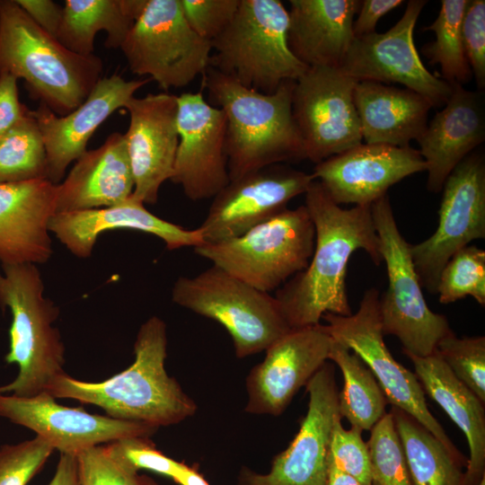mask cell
<instances>
[{
  "instance_id": "6da1fadb",
  "label": "cell",
  "mask_w": 485,
  "mask_h": 485,
  "mask_svg": "<svg viewBox=\"0 0 485 485\" xmlns=\"http://www.w3.org/2000/svg\"><path fill=\"white\" fill-rule=\"evenodd\" d=\"M304 194V206L315 231L313 252L307 267L281 286L275 295L291 329L318 325L326 313H352L346 276L355 251L364 250L375 265L383 261L371 206L342 208L316 180Z\"/></svg>"
},
{
  "instance_id": "7a4b0ae2",
  "label": "cell",
  "mask_w": 485,
  "mask_h": 485,
  "mask_svg": "<svg viewBox=\"0 0 485 485\" xmlns=\"http://www.w3.org/2000/svg\"><path fill=\"white\" fill-rule=\"evenodd\" d=\"M165 322L157 316L139 328L134 343V362L102 382H84L66 373L57 377L47 392L101 408L120 420L157 428L179 424L193 416L195 401L165 370L167 356Z\"/></svg>"
},
{
  "instance_id": "3957f363",
  "label": "cell",
  "mask_w": 485,
  "mask_h": 485,
  "mask_svg": "<svg viewBox=\"0 0 485 485\" xmlns=\"http://www.w3.org/2000/svg\"><path fill=\"white\" fill-rule=\"evenodd\" d=\"M202 76L208 102L226 118L230 181L269 165L305 159L292 114L295 81L285 82L267 94L246 88L211 66Z\"/></svg>"
},
{
  "instance_id": "277c9868",
  "label": "cell",
  "mask_w": 485,
  "mask_h": 485,
  "mask_svg": "<svg viewBox=\"0 0 485 485\" xmlns=\"http://www.w3.org/2000/svg\"><path fill=\"white\" fill-rule=\"evenodd\" d=\"M102 69L98 56H81L65 48L16 0H0V75L23 79L31 97L55 114L67 115L81 105Z\"/></svg>"
},
{
  "instance_id": "5b68a950",
  "label": "cell",
  "mask_w": 485,
  "mask_h": 485,
  "mask_svg": "<svg viewBox=\"0 0 485 485\" xmlns=\"http://www.w3.org/2000/svg\"><path fill=\"white\" fill-rule=\"evenodd\" d=\"M0 308L10 309L7 364H17L13 381L0 386V393L32 397L47 392L65 374V346L54 322L59 308L44 295V283L35 264L0 263Z\"/></svg>"
},
{
  "instance_id": "8992f818",
  "label": "cell",
  "mask_w": 485,
  "mask_h": 485,
  "mask_svg": "<svg viewBox=\"0 0 485 485\" xmlns=\"http://www.w3.org/2000/svg\"><path fill=\"white\" fill-rule=\"evenodd\" d=\"M288 10L279 0H240L225 31L211 41L209 66L261 93L296 81L307 66L287 42Z\"/></svg>"
},
{
  "instance_id": "52a82bcc",
  "label": "cell",
  "mask_w": 485,
  "mask_h": 485,
  "mask_svg": "<svg viewBox=\"0 0 485 485\" xmlns=\"http://www.w3.org/2000/svg\"><path fill=\"white\" fill-rule=\"evenodd\" d=\"M315 231L304 205L286 208L234 238L194 248L251 287L269 293L304 270L313 255Z\"/></svg>"
},
{
  "instance_id": "ba28073f",
  "label": "cell",
  "mask_w": 485,
  "mask_h": 485,
  "mask_svg": "<svg viewBox=\"0 0 485 485\" xmlns=\"http://www.w3.org/2000/svg\"><path fill=\"white\" fill-rule=\"evenodd\" d=\"M172 299L220 323L230 334L238 358L266 350L292 330L275 296L214 265L196 276L178 278Z\"/></svg>"
},
{
  "instance_id": "9c48e42d",
  "label": "cell",
  "mask_w": 485,
  "mask_h": 485,
  "mask_svg": "<svg viewBox=\"0 0 485 485\" xmlns=\"http://www.w3.org/2000/svg\"><path fill=\"white\" fill-rule=\"evenodd\" d=\"M371 213L388 277L387 289L379 296L383 333L397 337L405 355L430 356L453 331L446 317L426 303L410 244L398 229L388 194L371 205Z\"/></svg>"
},
{
  "instance_id": "30bf717a",
  "label": "cell",
  "mask_w": 485,
  "mask_h": 485,
  "mask_svg": "<svg viewBox=\"0 0 485 485\" xmlns=\"http://www.w3.org/2000/svg\"><path fill=\"white\" fill-rule=\"evenodd\" d=\"M120 49L132 73L168 91L203 75L212 47L190 27L180 0H147Z\"/></svg>"
},
{
  "instance_id": "8fae6325",
  "label": "cell",
  "mask_w": 485,
  "mask_h": 485,
  "mask_svg": "<svg viewBox=\"0 0 485 485\" xmlns=\"http://www.w3.org/2000/svg\"><path fill=\"white\" fill-rule=\"evenodd\" d=\"M379 292L364 293L358 310L348 316L326 313L322 319L330 337L356 353L370 368L387 402L407 412L434 435L457 459L467 462L429 411L425 392L414 373L398 363L384 340L379 315Z\"/></svg>"
},
{
  "instance_id": "7c38bea8",
  "label": "cell",
  "mask_w": 485,
  "mask_h": 485,
  "mask_svg": "<svg viewBox=\"0 0 485 485\" xmlns=\"http://www.w3.org/2000/svg\"><path fill=\"white\" fill-rule=\"evenodd\" d=\"M357 80L340 67H308L294 84L292 114L304 158L315 164L362 143L354 103Z\"/></svg>"
},
{
  "instance_id": "4fadbf2b",
  "label": "cell",
  "mask_w": 485,
  "mask_h": 485,
  "mask_svg": "<svg viewBox=\"0 0 485 485\" xmlns=\"http://www.w3.org/2000/svg\"><path fill=\"white\" fill-rule=\"evenodd\" d=\"M438 225L425 241L410 244L422 288L436 294L439 274L449 259L485 237V160L471 153L448 175L443 188Z\"/></svg>"
},
{
  "instance_id": "5bb4252c",
  "label": "cell",
  "mask_w": 485,
  "mask_h": 485,
  "mask_svg": "<svg viewBox=\"0 0 485 485\" xmlns=\"http://www.w3.org/2000/svg\"><path fill=\"white\" fill-rule=\"evenodd\" d=\"M426 4L410 0L390 30L354 38L340 69L357 81L401 84L425 97L432 107L444 106L452 85L425 67L413 42L414 27Z\"/></svg>"
},
{
  "instance_id": "9a60e30c",
  "label": "cell",
  "mask_w": 485,
  "mask_h": 485,
  "mask_svg": "<svg viewBox=\"0 0 485 485\" xmlns=\"http://www.w3.org/2000/svg\"><path fill=\"white\" fill-rule=\"evenodd\" d=\"M308 409L287 449L261 474L243 467L238 485H326L334 418L340 414L335 368L325 363L305 385Z\"/></svg>"
},
{
  "instance_id": "2e32d148",
  "label": "cell",
  "mask_w": 485,
  "mask_h": 485,
  "mask_svg": "<svg viewBox=\"0 0 485 485\" xmlns=\"http://www.w3.org/2000/svg\"><path fill=\"white\" fill-rule=\"evenodd\" d=\"M313 181L312 173L283 163L231 180L213 198L198 227L203 243L234 238L267 221L287 208L290 200L304 194Z\"/></svg>"
},
{
  "instance_id": "e0dca14e",
  "label": "cell",
  "mask_w": 485,
  "mask_h": 485,
  "mask_svg": "<svg viewBox=\"0 0 485 485\" xmlns=\"http://www.w3.org/2000/svg\"><path fill=\"white\" fill-rule=\"evenodd\" d=\"M179 144L171 181L193 201L213 198L230 181L225 151L226 118L202 89L178 96Z\"/></svg>"
},
{
  "instance_id": "ac0fdd59",
  "label": "cell",
  "mask_w": 485,
  "mask_h": 485,
  "mask_svg": "<svg viewBox=\"0 0 485 485\" xmlns=\"http://www.w3.org/2000/svg\"><path fill=\"white\" fill-rule=\"evenodd\" d=\"M0 416L32 430L60 454L75 456L87 448L119 439L150 437L159 428L60 405L48 392L32 397L0 393Z\"/></svg>"
},
{
  "instance_id": "d6986e66",
  "label": "cell",
  "mask_w": 485,
  "mask_h": 485,
  "mask_svg": "<svg viewBox=\"0 0 485 485\" xmlns=\"http://www.w3.org/2000/svg\"><path fill=\"white\" fill-rule=\"evenodd\" d=\"M331 338L322 324L292 329L274 341L246 377L251 414L279 416L297 391L326 363Z\"/></svg>"
},
{
  "instance_id": "ffe728a7",
  "label": "cell",
  "mask_w": 485,
  "mask_h": 485,
  "mask_svg": "<svg viewBox=\"0 0 485 485\" xmlns=\"http://www.w3.org/2000/svg\"><path fill=\"white\" fill-rule=\"evenodd\" d=\"M426 170L410 146L361 143L316 163L312 175L336 204L371 206L391 186Z\"/></svg>"
},
{
  "instance_id": "44dd1931",
  "label": "cell",
  "mask_w": 485,
  "mask_h": 485,
  "mask_svg": "<svg viewBox=\"0 0 485 485\" xmlns=\"http://www.w3.org/2000/svg\"><path fill=\"white\" fill-rule=\"evenodd\" d=\"M178 96L148 93L131 98L125 109L129 126L124 134L134 179L132 197L155 204L162 184L170 180L174 166L178 133Z\"/></svg>"
},
{
  "instance_id": "7402d4cb",
  "label": "cell",
  "mask_w": 485,
  "mask_h": 485,
  "mask_svg": "<svg viewBox=\"0 0 485 485\" xmlns=\"http://www.w3.org/2000/svg\"><path fill=\"white\" fill-rule=\"evenodd\" d=\"M151 79L125 80L119 75L101 77L86 100L72 112L58 116L45 104L31 110L43 137L47 179L61 182L68 165L87 151L95 130L116 110L124 108Z\"/></svg>"
},
{
  "instance_id": "603a6c76",
  "label": "cell",
  "mask_w": 485,
  "mask_h": 485,
  "mask_svg": "<svg viewBox=\"0 0 485 485\" xmlns=\"http://www.w3.org/2000/svg\"><path fill=\"white\" fill-rule=\"evenodd\" d=\"M56 197V185L47 179L0 182V263L36 265L50 259Z\"/></svg>"
},
{
  "instance_id": "cb8c5ba5",
  "label": "cell",
  "mask_w": 485,
  "mask_h": 485,
  "mask_svg": "<svg viewBox=\"0 0 485 485\" xmlns=\"http://www.w3.org/2000/svg\"><path fill=\"white\" fill-rule=\"evenodd\" d=\"M115 229L137 230L157 236L168 250L203 244L198 228L185 229L160 218L132 196L109 207L57 213L48 224L49 232L72 254L82 259L92 255L97 239L103 232Z\"/></svg>"
},
{
  "instance_id": "d4e9b609",
  "label": "cell",
  "mask_w": 485,
  "mask_h": 485,
  "mask_svg": "<svg viewBox=\"0 0 485 485\" xmlns=\"http://www.w3.org/2000/svg\"><path fill=\"white\" fill-rule=\"evenodd\" d=\"M451 85L448 101L417 141L427 165V188L433 193L442 190L451 172L485 139L481 93Z\"/></svg>"
},
{
  "instance_id": "484cf974",
  "label": "cell",
  "mask_w": 485,
  "mask_h": 485,
  "mask_svg": "<svg viewBox=\"0 0 485 485\" xmlns=\"http://www.w3.org/2000/svg\"><path fill=\"white\" fill-rule=\"evenodd\" d=\"M56 214L109 207L128 200L134 179L124 134L114 132L87 150L56 185Z\"/></svg>"
},
{
  "instance_id": "4316f807",
  "label": "cell",
  "mask_w": 485,
  "mask_h": 485,
  "mask_svg": "<svg viewBox=\"0 0 485 485\" xmlns=\"http://www.w3.org/2000/svg\"><path fill=\"white\" fill-rule=\"evenodd\" d=\"M287 42L307 67H340L354 40L357 0H290Z\"/></svg>"
},
{
  "instance_id": "83f0119b",
  "label": "cell",
  "mask_w": 485,
  "mask_h": 485,
  "mask_svg": "<svg viewBox=\"0 0 485 485\" xmlns=\"http://www.w3.org/2000/svg\"><path fill=\"white\" fill-rule=\"evenodd\" d=\"M353 98L366 144L410 146L424 133L432 108L414 91L374 81H357Z\"/></svg>"
},
{
  "instance_id": "f1b7e54d",
  "label": "cell",
  "mask_w": 485,
  "mask_h": 485,
  "mask_svg": "<svg viewBox=\"0 0 485 485\" xmlns=\"http://www.w3.org/2000/svg\"><path fill=\"white\" fill-rule=\"evenodd\" d=\"M406 356L413 363L424 392L443 408L466 436L470 458L463 485H479L485 477L484 403L456 378L436 350L425 357Z\"/></svg>"
},
{
  "instance_id": "f546056e",
  "label": "cell",
  "mask_w": 485,
  "mask_h": 485,
  "mask_svg": "<svg viewBox=\"0 0 485 485\" xmlns=\"http://www.w3.org/2000/svg\"><path fill=\"white\" fill-rule=\"evenodd\" d=\"M147 0H66L57 40L70 51L90 56L99 31L105 46L120 48Z\"/></svg>"
},
{
  "instance_id": "4dcf8cb0",
  "label": "cell",
  "mask_w": 485,
  "mask_h": 485,
  "mask_svg": "<svg viewBox=\"0 0 485 485\" xmlns=\"http://www.w3.org/2000/svg\"><path fill=\"white\" fill-rule=\"evenodd\" d=\"M412 485H463L467 463L455 458L412 416L392 406Z\"/></svg>"
},
{
  "instance_id": "1f68e13d",
  "label": "cell",
  "mask_w": 485,
  "mask_h": 485,
  "mask_svg": "<svg viewBox=\"0 0 485 485\" xmlns=\"http://www.w3.org/2000/svg\"><path fill=\"white\" fill-rule=\"evenodd\" d=\"M328 359L340 367L343 375V388L338 394L340 417L351 428L370 431L386 413L388 403L374 374L356 353L333 340Z\"/></svg>"
},
{
  "instance_id": "d6a6232c",
  "label": "cell",
  "mask_w": 485,
  "mask_h": 485,
  "mask_svg": "<svg viewBox=\"0 0 485 485\" xmlns=\"http://www.w3.org/2000/svg\"><path fill=\"white\" fill-rule=\"evenodd\" d=\"M469 0H443L435 21L423 28L435 33V40L422 47L432 65H439L441 79L463 85L472 78L462 42V21Z\"/></svg>"
},
{
  "instance_id": "836d02e7",
  "label": "cell",
  "mask_w": 485,
  "mask_h": 485,
  "mask_svg": "<svg viewBox=\"0 0 485 485\" xmlns=\"http://www.w3.org/2000/svg\"><path fill=\"white\" fill-rule=\"evenodd\" d=\"M38 179H47V155L42 135L29 109L0 137V182Z\"/></svg>"
},
{
  "instance_id": "e575fe53",
  "label": "cell",
  "mask_w": 485,
  "mask_h": 485,
  "mask_svg": "<svg viewBox=\"0 0 485 485\" xmlns=\"http://www.w3.org/2000/svg\"><path fill=\"white\" fill-rule=\"evenodd\" d=\"M441 304L467 295L485 304V251L474 245L455 252L443 267L436 286Z\"/></svg>"
},
{
  "instance_id": "d590c367",
  "label": "cell",
  "mask_w": 485,
  "mask_h": 485,
  "mask_svg": "<svg viewBox=\"0 0 485 485\" xmlns=\"http://www.w3.org/2000/svg\"><path fill=\"white\" fill-rule=\"evenodd\" d=\"M370 432L366 445L371 462V485H412L392 413L386 412Z\"/></svg>"
},
{
  "instance_id": "8d00e7d4",
  "label": "cell",
  "mask_w": 485,
  "mask_h": 485,
  "mask_svg": "<svg viewBox=\"0 0 485 485\" xmlns=\"http://www.w3.org/2000/svg\"><path fill=\"white\" fill-rule=\"evenodd\" d=\"M436 352L454 375L485 402V337L457 338L454 332L437 344Z\"/></svg>"
},
{
  "instance_id": "74e56055",
  "label": "cell",
  "mask_w": 485,
  "mask_h": 485,
  "mask_svg": "<svg viewBox=\"0 0 485 485\" xmlns=\"http://www.w3.org/2000/svg\"><path fill=\"white\" fill-rule=\"evenodd\" d=\"M54 448L42 437L0 446V485H27Z\"/></svg>"
},
{
  "instance_id": "f35d334b",
  "label": "cell",
  "mask_w": 485,
  "mask_h": 485,
  "mask_svg": "<svg viewBox=\"0 0 485 485\" xmlns=\"http://www.w3.org/2000/svg\"><path fill=\"white\" fill-rule=\"evenodd\" d=\"M80 485H158L116 461L105 445L87 448L77 455Z\"/></svg>"
},
{
  "instance_id": "ab89813d",
  "label": "cell",
  "mask_w": 485,
  "mask_h": 485,
  "mask_svg": "<svg viewBox=\"0 0 485 485\" xmlns=\"http://www.w3.org/2000/svg\"><path fill=\"white\" fill-rule=\"evenodd\" d=\"M361 433L354 428L345 429L338 414L333 420L329 457L340 470L362 485H371L369 450Z\"/></svg>"
},
{
  "instance_id": "60d3db41",
  "label": "cell",
  "mask_w": 485,
  "mask_h": 485,
  "mask_svg": "<svg viewBox=\"0 0 485 485\" xmlns=\"http://www.w3.org/2000/svg\"><path fill=\"white\" fill-rule=\"evenodd\" d=\"M109 454L127 468L147 470L172 478L181 463L159 451L149 437L133 436L105 444Z\"/></svg>"
},
{
  "instance_id": "b9f144b4",
  "label": "cell",
  "mask_w": 485,
  "mask_h": 485,
  "mask_svg": "<svg viewBox=\"0 0 485 485\" xmlns=\"http://www.w3.org/2000/svg\"><path fill=\"white\" fill-rule=\"evenodd\" d=\"M240 0H180L182 13L194 32L212 41L233 20Z\"/></svg>"
},
{
  "instance_id": "7bdbcfd3",
  "label": "cell",
  "mask_w": 485,
  "mask_h": 485,
  "mask_svg": "<svg viewBox=\"0 0 485 485\" xmlns=\"http://www.w3.org/2000/svg\"><path fill=\"white\" fill-rule=\"evenodd\" d=\"M462 42L472 76L485 86V1L469 0L462 21Z\"/></svg>"
},
{
  "instance_id": "ee69618b",
  "label": "cell",
  "mask_w": 485,
  "mask_h": 485,
  "mask_svg": "<svg viewBox=\"0 0 485 485\" xmlns=\"http://www.w3.org/2000/svg\"><path fill=\"white\" fill-rule=\"evenodd\" d=\"M17 80L8 74L0 75V137L29 110V108L20 101Z\"/></svg>"
},
{
  "instance_id": "f6af8a7d",
  "label": "cell",
  "mask_w": 485,
  "mask_h": 485,
  "mask_svg": "<svg viewBox=\"0 0 485 485\" xmlns=\"http://www.w3.org/2000/svg\"><path fill=\"white\" fill-rule=\"evenodd\" d=\"M31 19L45 32L57 39L63 18V7L51 0H16Z\"/></svg>"
},
{
  "instance_id": "bcb514c9",
  "label": "cell",
  "mask_w": 485,
  "mask_h": 485,
  "mask_svg": "<svg viewBox=\"0 0 485 485\" xmlns=\"http://www.w3.org/2000/svg\"><path fill=\"white\" fill-rule=\"evenodd\" d=\"M403 3L401 0L360 1L358 15L353 22L354 38L375 32L377 22L387 13Z\"/></svg>"
},
{
  "instance_id": "7dc6e473",
  "label": "cell",
  "mask_w": 485,
  "mask_h": 485,
  "mask_svg": "<svg viewBox=\"0 0 485 485\" xmlns=\"http://www.w3.org/2000/svg\"><path fill=\"white\" fill-rule=\"evenodd\" d=\"M48 485H80L77 457L60 454L55 474Z\"/></svg>"
},
{
  "instance_id": "c3c4849f",
  "label": "cell",
  "mask_w": 485,
  "mask_h": 485,
  "mask_svg": "<svg viewBox=\"0 0 485 485\" xmlns=\"http://www.w3.org/2000/svg\"><path fill=\"white\" fill-rule=\"evenodd\" d=\"M179 485H209L205 478L197 471L183 462L172 478Z\"/></svg>"
},
{
  "instance_id": "681fc988",
  "label": "cell",
  "mask_w": 485,
  "mask_h": 485,
  "mask_svg": "<svg viewBox=\"0 0 485 485\" xmlns=\"http://www.w3.org/2000/svg\"><path fill=\"white\" fill-rule=\"evenodd\" d=\"M326 485H362L352 476L340 470L329 457V471Z\"/></svg>"
},
{
  "instance_id": "f907efd6",
  "label": "cell",
  "mask_w": 485,
  "mask_h": 485,
  "mask_svg": "<svg viewBox=\"0 0 485 485\" xmlns=\"http://www.w3.org/2000/svg\"><path fill=\"white\" fill-rule=\"evenodd\" d=\"M479 485H485V477L482 478L481 481L480 482Z\"/></svg>"
}]
</instances>
